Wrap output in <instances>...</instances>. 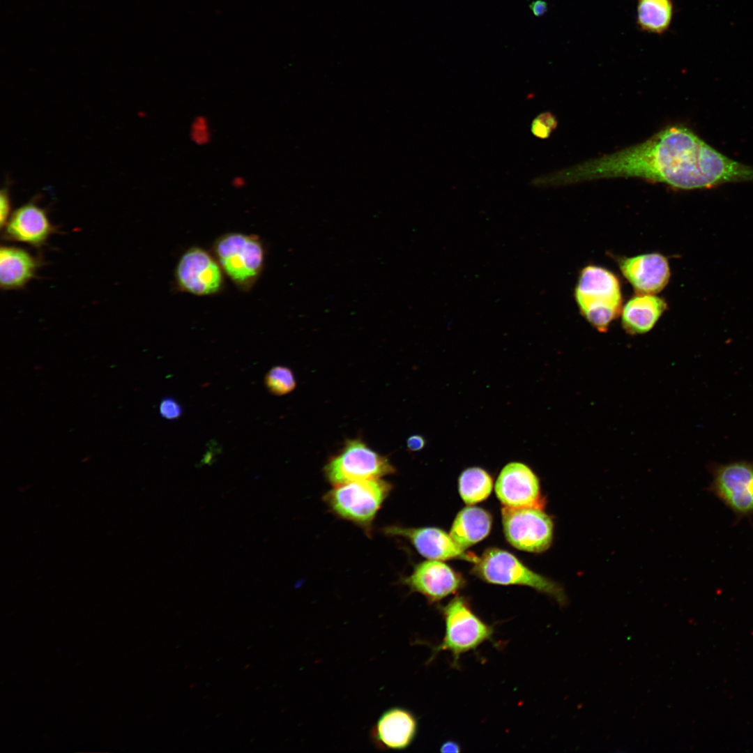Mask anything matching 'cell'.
Instances as JSON below:
<instances>
[{
	"label": "cell",
	"mask_w": 753,
	"mask_h": 753,
	"mask_svg": "<svg viewBox=\"0 0 753 753\" xmlns=\"http://www.w3.org/2000/svg\"><path fill=\"white\" fill-rule=\"evenodd\" d=\"M580 313L598 331L606 332L622 310L621 284L609 270L588 265L580 272L575 288Z\"/></svg>",
	"instance_id": "obj_1"
},
{
	"label": "cell",
	"mask_w": 753,
	"mask_h": 753,
	"mask_svg": "<svg viewBox=\"0 0 753 753\" xmlns=\"http://www.w3.org/2000/svg\"><path fill=\"white\" fill-rule=\"evenodd\" d=\"M391 489L381 478L353 481L333 486L324 500L335 515L368 531Z\"/></svg>",
	"instance_id": "obj_2"
},
{
	"label": "cell",
	"mask_w": 753,
	"mask_h": 753,
	"mask_svg": "<svg viewBox=\"0 0 753 753\" xmlns=\"http://www.w3.org/2000/svg\"><path fill=\"white\" fill-rule=\"evenodd\" d=\"M445 621V634L442 641L433 648V655L440 651L451 653L452 666L457 667L461 655L476 649L486 641L491 640L494 628L480 618L463 597H455L442 607Z\"/></svg>",
	"instance_id": "obj_3"
},
{
	"label": "cell",
	"mask_w": 753,
	"mask_h": 753,
	"mask_svg": "<svg viewBox=\"0 0 753 753\" xmlns=\"http://www.w3.org/2000/svg\"><path fill=\"white\" fill-rule=\"evenodd\" d=\"M474 564L473 573L487 582L528 586L552 597L561 604L566 603L567 598L561 586L533 572L505 550L489 548Z\"/></svg>",
	"instance_id": "obj_4"
},
{
	"label": "cell",
	"mask_w": 753,
	"mask_h": 753,
	"mask_svg": "<svg viewBox=\"0 0 753 753\" xmlns=\"http://www.w3.org/2000/svg\"><path fill=\"white\" fill-rule=\"evenodd\" d=\"M213 250L223 272L239 288L250 289L264 266V250L255 235L229 233L215 243Z\"/></svg>",
	"instance_id": "obj_5"
},
{
	"label": "cell",
	"mask_w": 753,
	"mask_h": 753,
	"mask_svg": "<svg viewBox=\"0 0 753 753\" xmlns=\"http://www.w3.org/2000/svg\"><path fill=\"white\" fill-rule=\"evenodd\" d=\"M326 478L333 486L353 481L381 478L395 472L388 458L363 441L351 439L324 466Z\"/></svg>",
	"instance_id": "obj_6"
},
{
	"label": "cell",
	"mask_w": 753,
	"mask_h": 753,
	"mask_svg": "<svg viewBox=\"0 0 753 753\" xmlns=\"http://www.w3.org/2000/svg\"><path fill=\"white\" fill-rule=\"evenodd\" d=\"M501 515L505 536L514 547L539 553L551 545L553 522L542 508L505 506Z\"/></svg>",
	"instance_id": "obj_7"
},
{
	"label": "cell",
	"mask_w": 753,
	"mask_h": 753,
	"mask_svg": "<svg viewBox=\"0 0 753 753\" xmlns=\"http://www.w3.org/2000/svg\"><path fill=\"white\" fill-rule=\"evenodd\" d=\"M222 271L218 261L208 252L192 247L180 258L175 275L177 284L183 291L196 296H209L222 289Z\"/></svg>",
	"instance_id": "obj_8"
},
{
	"label": "cell",
	"mask_w": 753,
	"mask_h": 753,
	"mask_svg": "<svg viewBox=\"0 0 753 753\" xmlns=\"http://www.w3.org/2000/svg\"><path fill=\"white\" fill-rule=\"evenodd\" d=\"M382 531L387 535L407 540L419 554L429 559H461L476 563L480 558L460 548L450 534L436 527L416 528L391 525L384 527Z\"/></svg>",
	"instance_id": "obj_9"
},
{
	"label": "cell",
	"mask_w": 753,
	"mask_h": 753,
	"mask_svg": "<svg viewBox=\"0 0 753 753\" xmlns=\"http://www.w3.org/2000/svg\"><path fill=\"white\" fill-rule=\"evenodd\" d=\"M495 492L505 506L542 508L539 479L526 464L510 462L501 471Z\"/></svg>",
	"instance_id": "obj_10"
},
{
	"label": "cell",
	"mask_w": 753,
	"mask_h": 753,
	"mask_svg": "<svg viewBox=\"0 0 753 753\" xmlns=\"http://www.w3.org/2000/svg\"><path fill=\"white\" fill-rule=\"evenodd\" d=\"M418 730L416 715L407 708L394 706L383 711L370 732L373 745L381 751H402L414 741Z\"/></svg>",
	"instance_id": "obj_11"
},
{
	"label": "cell",
	"mask_w": 753,
	"mask_h": 753,
	"mask_svg": "<svg viewBox=\"0 0 753 753\" xmlns=\"http://www.w3.org/2000/svg\"><path fill=\"white\" fill-rule=\"evenodd\" d=\"M403 582L411 591L420 593L429 602L434 603L458 591L464 580L441 561L429 559L417 564Z\"/></svg>",
	"instance_id": "obj_12"
},
{
	"label": "cell",
	"mask_w": 753,
	"mask_h": 753,
	"mask_svg": "<svg viewBox=\"0 0 753 753\" xmlns=\"http://www.w3.org/2000/svg\"><path fill=\"white\" fill-rule=\"evenodd\" d=\"M618 266L637 294H657L667 286L670 279L668 259L657 252L621 258Z\"/></svg>",
	"instance_id": "obj_13"
},
{
	"label": "cell",
	"mask_w": 753,
	"mask_h": 753,
	"mask_svg": "<svg viewBox=\"0 0 753 753\" xmlns=\"http://www.w3.org/2000/svg\"><path fill=\"white\" fill-rule=\"evenodd\" d=\"M3 228L6 239L35 247L43 245L54 229L46 212L32 202L15 210Z\"/></svg>",
	"instance_id": "obj_14"
},
{
	"label": "cell",
	"mask_w": 753,
	"mask_h": 753,
	"mask_svg": "<svg viewBox=\"0 0 753 753\" xmlns=\"http://www.w3.org/2000/svg\"><path fill=\"white\" fill-rule=\"evenodd\" d=\"M716 487L736 510H753V469L749 465L735 463L721 468L717 473Z\"/></svg>",
	"instance_id": "obj_15"
},
{
	"label": "cell",
	"mask_w": 753,
	"mask_h": 753,
	"mask_svg": "<svg viewBox=\"0 0 753 753\" xmlns=\"http://www.w3.org/2000/svg\"><path fill=\"white\" fill-rule=\"evenodd\" d=\"M667 308V303L662 298L655 294H637L622 307V326L630 335L648 333L655 326Z\"/></svg>",
	"instance_id": "obj_16"
},
{
	"label": "cell",
	"mask_w": 753,
	"mask_h": 753,
	"mask_svg": "<svg viewBox=\"0 0 753 753\" xmlns=\"http://www.w3.org/2000/svg\"><path fill=\"white\" fill-rule=\"evenodd\" d=\"M38 261L25 250L14 246L0 249V284L4 290L21 289L35 275Z\"/></svg>",
	"instance_id": "obj_17"
},
{
	"label": "cell",
	"mask_w": 753,
	"mask_h": 753,
	"mask_svg": "<svg viewBox=\"0 0 753 753\" xmlns=\"http://www.w3.org/2000/svg\"><path fill=\"white\" fill-rule=\"evenodd\" d=\"M492 523V517L487 510L468 506L457 513L449 534L460 548L466 550L489 535Z\"/></svg>",
	"instance_id": "obj_18"
},
{
	"label": "cell",
	"mask_w": 753,
	"mask_h": 753,
	"mask_svg": "<svg viewBox=\"0 0 753 753\" xmlns=\"http://www.w3.org/2000/svg\"><path fill=\"white\" fill-rule=\"evenodd\" d=\"M672 16L671 0H638L637 24L644 31L658 34L665 32Z\"/></svg>",
	"instance_id": "obj_19"
},
{
	"label": "cell",
	"mask_w": 753,
	"mask_h": 753,
	"mask_svg": "<svg viewBox=\"0 0 753 753\" xmlns=\"http://www.w3.org/2000/svg\"><path fill=\"white\" fill-rule=\"evenodd\" d=\"M461 498L469 505L485 500L491 494L493 480L480 467H470L462 471L458 480Z\"/></svg>",
	"instance_id": "obj_20"
},
{
	"label": "cell",
	"mask_w": 753,
	"mask_h": 753,
	"mask_svg": "<svg viewBox=\"0 0 753 753\" xmlns=\"http://www.w3.org/2000/svg\"><path fill=\"white\" fill-rule=\"evenodd\" d=\"M264 384L272 395L282 396L293 391L296 386V381L290 368L277 365L267 372Z\"/></svg>",
	"instance_id": "obj_21"
},
{
	"label": "cell",
	"mask_w": 753,
	"mask_h": 753,
	"mask_svg": "<svg viewBox=\"0 0 753 753\" xmlns=\"http://www.w3.org/2000/svg\"><path fill=\"white\" fill-rule=\"evenodd\" d=\"M212 130L208 118L203 114L195 116L190 125L189 137L197 146H206L212 139Z\"/></svg>",
	"instance_id": "obj_22"
},
{
	"label": "cell",
	"mask_w": 753,
	"mask_h": 753,
	"mask_svg": "<svg viewBox=\"0 0 753 753\" xmlns=\"http://www.w3.org/2000/svg\"><path fill=\"white\" fill-rule=\"evenodd\" d=\"M558 121L549 112H545L537 115L531 124V132L536 137L547 139L556 128Z\"/></svg>",
	"instance_id": "obj_23"
},
{
	"label": "cell",
	"mask_w": 753,
	"mask_h": 753,
	"mask_svg": "<svg viewBox=\"0 0 753 753\" xmlns=\"http://www.w3.org/2000/svg\"><path fill=\"white\" fill-rule=\"evenodd\" d=\"M159 412L163 418L173 420L181 416L183 409L180 403L174 397H167L160 402Z\"/></svg>",
	"instance_id": "obj_24"
},
{
	"label": "cell",
	"mask_w": 753,
	"mask_h": 753,
	"mask_svg": "<svg viewBox=\"0 0 753 753\" xmlns=\"http://www.w3.org/2000/svg\"><path fill=\"white\" fill-rule=\"evenodd\" d=\"M10 201L6 190L3 189L0 195V224L3 229L10 218Z\"/></svg>",
	"instance_id": "obj_25"
},
{
	"label": "cell",
	"mask_w": 753,
	"mask_h": 753,
	"mask_svg": "<svg viewBox=\"0 0 753 753\" xmlns=\"http://www.w3.org/2000/svg\"><path fill=\"white\" fill-rule=\"evenodd\" d=\"M406 444L409 450L416 452L419 451L424 448L425 441L420 435H412L408 438Z\"/></svg>",
	"instance_id": "obj_26"
},
{
	"label": "cell",
	"mask_w": 753,
	"mask_h": 753,
	"mask_svg": "<svg viewBox=\"0 0 753 753\" xmlns=\"http://www.w3.org/2000/svg\"><path fill=\"white\" fill-rule=\"evenodd\" d=\"M529 8L535 17H541L548 9L547 3L544 0H535L529 4Z\"/></svg>",
	"instance_id": "obj_27"
},
{
	"label": "cell",
	"mask_w": 753,
	"mask_h": 753,
	"mask_svg": "<svg viewBox=\"0 0 753 753\" xmlns=\"http://www.w3.org/2000/svg\"><path fill=\"white\" fill-rule=\"evenodd\" d=\"M460 751V746L455 741H446L441 746V752L443 753H458Z\"/></svg>",
	"instance_id": "obj_28"
},
{
	"label": "cell",
	"mask_w": 753,
	"mask_h": 753,
	"mask_svg": "<svg viewBox=\"0 0 753 753\" xmlns=\"http://www.w3.org/2000/svg\"><path fill=\"white\" fill-rule=\"evenodd\" d=\"M231 185L235 188H242L246 185V179L241 175H237L232 178Z\"/></svg>",
	"instance_id": "obj_29"
}]
</instances>
